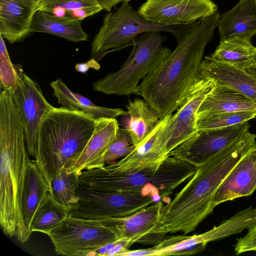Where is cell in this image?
<instances>
[{
  "instance_id": "6da1fadb",
  "label": "cell",
  "mask_w": 256,
  "mask_h": 256,
  "mask_svg": "<svg viewBox=\"0 0 256 256\" xmlns=\"http://www.w3.org/2000/svg\"><path fill=\"white\" fill-rule=\"evenodd\" d=\"M218 12L190 24L174 51L138 84L142 96L158 112L160 119L177 110L192 86L200 79L204 49L214 37Z\"/></svg>"
},
{
  "instance_id": "7a4b0ae2",
  "label": "cell",
  "mask_w": 256,
  "mask_h": 256,
  "mask_svg": "<svg viewBox=\"0 0 256 256\" xmlns=\"http://www.w3.org/2000/svg\"><path fill=\"white\" fill-rule=\"evenodd\" d=\"M256 135L248 130L243 136L203 164L196 166L185 186L162 209L156 232L166 234L196 230L212 212L216 190L238 162L256 148Z\"/></svg>"
},
{
  "instance_id": "3957f363",
  "label": "cell",
  "mask_w": 256,
  "mask_h": 256,
  "mask_svg": "<svg viewBox=\"0 0 256 256\" xmlns=\"http://www.w3.org/2000/svg\"><path fill=\"white\" fill-rule=\"evenodd\" d=\"M96 120L82 111L54 107L42 120L35 160L48 184L76 162L90 138Z\"/></svg>"
},
{
  "instance_id": "277c9868",
  "label": "cell",
  "mask_w": 256,
  "mask_h": 256,
  "mask_svg": "<svg viewBox=\"0 0 256 256\" xmlns=\"http://www.w3.org/2000/svg\"><path fill=\"white\" fill-rule=\"evenodd\" d=\"M24 128L12 94H0V223L4 232L16 236L18 199L26 162L30 158Z\"/></svg>"
},
{
  "instance_id": "5b68a950",
  "label": "cell",
  "mask_w": 256,
  "mask_h": 256,
  "mask_svg": "<svg viewBox=\"0 0 256 256\" xmlns=\"http://www.w3.org/2000/svg\"><path fill=\"white\" fill-rule=\"evenodd\" d=\"M194 166L169 156L158 168L114 172L105 166L84 170L80 184L99 191L138 192L151 195L155 202L166 200L195 172Z\"/></svg>"
},
{
  "instance_id": "8992f818",
  "label": "cell",
  "mask_w": 256,
  "mask_h": 256,
  "mask_svg": "<svg viewBox=\"0 0 256 256\" xmlns=\"http://www.w3.org/2000/svg\"><path fill=\"white\" fill-rule=\"evenodd\" d=\"M165 39L158 30L138 36L121 68L94 82L93 90L106 95L136 94L140 81L171 53L170 48L162 46Z\"/></svg>"
},
{
  "instance_id": "52a82bcc",
  "label": "cell",
  "mask_w": 256,
  "mask_h": 256,
  "mask_svg": "<svg viewBox=\"0 0 256 256\" xmlns=\"http://www.w3.org/2000/svg\"><path fill=\"white\" fill-rule=\"evenodd\" d=\"M164 26L146 21L129 1H124L115 12L106 14L92 42V55L98 61L108 52L132 46L138 36L148 31L170 32L178 38L187 26Z\"/></svg>"
},
{
  "instance_id": "ba28073f",
  "label": "cell",
  "mask_w": 256,
  "mask_h": 256,
  "mask_svg": "<svg viewBox=\"0 0 256 256\" xmlns=\"http://www.w3.org/2000/svg\"><path fill=\"white\" fill-rule=\"evenodd\" d=\"M47 235L58 254L87 256L118 240L111 218L90 220L68 215Z\"/></svg>"
},
{
  "instance_id": "9c48e42d",
  "label": "cell",
  "mask_w": 256,
  "mask_h": 256,
  "mask_svg": "<svg viewBox=\"0 0 256 256\" xmlns=\"http://www.w3.org/2000/svg\"><path fill=\"white\" fill-rule=\"evenodd\" d=\"M78 200L68 215L90 220L122 218L130 215L155 202L151 195L138 192L99 191L81 184Z\"/></svg>"
},
{
  "instance_id": "30bf717a",
  "label": "cell",
  "mask_w": 256,
  "mask_h": 256,
  "mask_svg": "<svg viewBox=\"0 0 256 256\" xmlns=\"http://www.w3.org/2000/svg\"><path fill=\"white\" fill-rule=\"evenodd\" d=\"M16 67L20 84L12 94L24 128L28 155L36 160L40 126L54 106L45 98L38 84L24 72L20 64H16Z\"/></svg>"
},
{
  "instance_id": "8fae6325",
  "label": "cell",
  "mask_w": 256,
  "mask_h": 256,
  "mask_svg": "<svg viewBox=\"0 0 256 256\" xmlns=\"http://www.w3.org/2000/svg\"><path fill=\"white\" fill-rule=\"evenodd\" d=\"M250 127L247 121L222 128L198 130L169 154L196 167L243 136Z\"/></svg>"
},
{
  "instance_id": "7c38bea8",
  "label": "cell",
  "mask_w": 256,
  "mask_h": 256,
  "mask_svg": "<svg viewBox=\"0 0 256 256\" xmlns=\"http://www.w3.org/2000/svg\"><path fill=\"white\" fill-rule=\"evenodd\" d=\"M146 21L164 26L187 25L218 12L212 0H146L138 10Z\"/></svg>"
},
{
  "instance_id": "4fadbf2b",
  "label": "cell",
  "mask_w": 256,
  "mask_h": 256,
  "mask_svg": "<svg viewBox=\"0 0 256 256\" xmlns=\"http://www.w3.org/2000/svg\"><path fill=\"white\" fill-rule=\"evenodd\" d=\"M172 114L160 119L153 130L128 154L106 168L114 172L138 171L160 167L170 156L168 128Z\"/></svg>"
},
{
  "instance_id": "5bb4252c",
  "label": "cell",
  "mask_w": 256,
  "mask_h": 256,
  "mask_svg": "<svg viewBox=\"0 0 256 256\" xmlns=\"http://www.w3.org/2000/svg\"><path fill=\"white\" fill-rule=\"evenodd\" d=\"M50 185L38 168L35 160L26 162L18 199L16 236L21 242L28 241L32 232L34 214L46 194Z\"/></svg>"
},
{
  "instance_id": "9a60e30c",
  "label": "cell",
  "mask_w": 256,
  "mask_h": 256,
  "mask_svg": "<svg viewBox=\"0 0 256 256\" xmlns=\"http://www.w3.org/2000/svg\"><path fill=\"white\" fill-rule=\"evenodd\" d=\"M215 86L210 79L202 78L190 90L172 116L168 128L170 152L197 132V112L208 94Z\"/></svg>"
},
{
  "instance_id": "2e32d148",
  "label": "cell",
  "mask_w": 256,
  "mask_h": 256,
  "mask_svg": "<svg viewBox=\"0 0 256 256\" xmlns=\"http://www.w3.org/2000/svg\"><path fill=\"white\" fill-rule=\"evenodd\" d=\"M164 206L160 200L128 216L111 218L118 240L126 239L132 244L156 245L160 242L166 234H156V230Z\"/></svg>"
},
{
  "instance_id": "e0dca14e",
  "label": "cell",
  "mask_w": 256,
  "mask_h": 256,
  "mask_svg": "<svg viewBox=\"0 0 256 256\" xmlns=\"http://www.w3.org/2000/svg\"><path fill=\"white\" fill-rule=\"evenodd\" d=\"M256 189V148L248 152L236 164L215 192L214 208L228 200L251 195Z\"/></svg>"
},
{
  "instance_id": "ac0fdd59",
  "label": "cell",
  "mask_w": 256,
  "mask_h": 256,
  "mask_svg": "<svg viewBox=\"0 0 256 256\" xmlns=\"http://www.w3.org/2000/svg\"><path fill=\"white\" fill-rule=\"evenodd\" d=\"M200 77L210 79L216 84L232 88L256 105V76L246 69L204 57L200 67Z\"/></svg>"
},
{
  "instance_id": "d6986e66",
  "label": "cell",
  "mask_w": 256,
  "mask_h": 256,
  "mask_svg": "<svg viewBox=\"0 0 256 256\" xmlns=\"http://www.w3.org/2000/svg\"><path fill=\"white\" fill-rule=\"evenodd\" d=\"M118 128L116 118L96 120L95 128L90 138L76 162L68 170L80 174L84 170L105 166L104 156L116 137Z\"/></svg>"
},
{
  "instance_id": "ffe728a7",
  "label": "cell",
  "mask_w": 256,
  "mask_h": 256,
  "mask_svg": "<svg viewBox=\"0 0 256 256\" xmlns=\"http://www.w3.org/2000/svg\"><path fill=\"white\" fill-rule=\"evenodd\" d=\"M39 0H0V34L13 44L30 32Z\"/></svg>"
},
{
  "instance_id": "44dd1931",
  "label": "cell",
  "mask_w": 256,
  "mask_h": 256,
  "mask_svg": "<svg viewBox=\"0 0 256 256\" xmlns=\"http://www.w3.org/2000/svg\"><path fill=\"white\" fill-rule=\"evenodd\" d=\"M217 26L220 40L233 36L250 40L256 34V0H240L220 16Z\"/></svg>"
},
{
  "instance_id": "7402d4cb",
  "label": "cell",
  "mask_w": 256,
  "mask_h": 256,
  "mask_svg": "<svg viewBox=\"0 0 256 256\" xmlns=\"http://www.w3.org/2000/svg\"><path fill=\"white\" fill-rule=\"evenodd\" d=\"M256 110V105L238 91L215 84L200 104L197 118L210 114Z\"/></svg>"
},
{
  "instance_id": "603a6c76",
  "label": "cell",
  "mask_w": 256,
  "mask_h": 256,
  "mask_svg": "<svg viewBox=\"0 0 256 256\" xmlns=\"http://www.w3.org/2000/svg\"><path fill=\"white\" fill-rule=\"evenodd\" d=\"M128 117L124 128L128 132L132 144L136 146L155 128L160 120L157 111L144 98L128 101L126 105Z\"/></svg>"
},
{
  "instance_id": "cb8c5ba5",
  "label": "cell",
  "mask_w": 256,
  "mask_h": 256,
  "mask_svg": "<svg viewBox=\"0 0 256 256\" xmlns=\"http://www.w3.org/2000/svg\"><path fill=\"white\" fill-rule=\"evenodd\" d=\"M81 23L80 20L36 10L32 18L30 32L51 34L74 42L86 41L88 36L82 30Z\"/></svg>"
},
{
  "instance_id": "d4e9b609",
  "label": "cell",
  "mask_w": 256,
  "mask_h": 256,
  "mask_svg": "<svg viewBox=\"0 0 256 256\" xmlns=\"http://www.w3.org/2000/svg\"><path fill=\"white\" fill-rule=\"evenodd\" d=\"M50 86L54 90L52 95L58 99L62 106L82 111L94 119L116 118L120 116H127L126 111L120 108H108L96 105L83 96L71 91L60 78L51 82Z\"/></svg>"
},
{
  "instance_id": "484cf974",
  "label": "cell",
  "mask_w": 256,
  "mask_h": 256,
  "mask_svg": "<svg viewBox=\"0 0 256 256\" xmlns=\"http://www.w3.org/2000/svg\"><path fill=\"white\" fill-rule=\"evenodd\" d=\"M210 56L215 60L246 70L256 64V47L250 40L233 36L220 40Z\"/></svg>"
},
{
  "instance_id": "4316f807",
  "label": "cell",
  "mask_w": 256,
  "mask_h": 256,
  "mask_svg": "<svg viewBox=\"0 0 256 256\" xmlns=\"http://www.w3.org/2000/svg\"><path fill=\"white\" fill-rule=\"evenodd\" d=\"M210 242L208 232L190 236L178 235L166 237L148 248L150 256H188L200 253Z\"/></svg>"
},
{
  "instance_id": "83f0119b",
  "label": "cell",
  "mask_w": 256,
  "mask_h": 256,
  "mask_svg": "<svg viewBox=\"0 0 256 256\" xmlns=\"http://www.w3.org/2000/svg\"><path fill=\"white\" fill-rule=\"evenodd\" d=\"M103 9L97 0H40L37 10L82 20Z\"/></svg>"
},
{
  "instance_id": "f1b7e54d",
  "label": "cell",
  "mask_w": 256,
  "mask_h": 256,
  "mask_svg": "<svg viewBox=\"0 0 256 256\" xmlns=\"http://www.w3.org/2000/svg\"><path fill=\"white\" fill-rule=\"evenodd\" d=\"M69 210L68 208L56 201L48 192L34 214L32 232L47 234L68 215Z\"/></svg>"
},
{
  "instance_id": "f546056e",
  "label": "cell",
  "mask_w": 256,
  "mask_h": 256,
  "mask_svg": "<svg viewBox=\"0 0 256 256\" xmlns=\"http://www.w3.org/2000/svg\"><path fill=\"white\" fill-rule=\"evenodd\" d=\"M80 174L68 169L53 176L50 183V192L54 200L70 210L78 200L77 190L80 184Z\"/></svg>"
},
{
  "instance_id": "4dcf8cb0",
  "label": "cell",
  "mask_w": 256,
  "mask_h": 256,
  "mask_svg": "<svg viewBox=\"0 0 256 256\" xmlns=\"http://www.w3.org/2000/svg\"><path fill=\"white\" fill-rule=\"evenodd\" d=\"M256 110L237 111L206 114L197 118V130L222 128L254 118Z\"/></svg>"
},
{
  "instance_id": "1f68e13d",
  "label": "cell",
  "mask_w": 256,
  "mask_h": 256,
  "mask_svg": "<svg viewBox=\"0 0 256 256\" xmlns=\"http://www.w3.org/2000/svg\"><path fill=\"white\" fill-rule=\"evenodd\" d=\"M0 40V88L13 94L20 84L16 64L10 60L3 37Z\"/></svg>"
},
{
  "instance_id": "d6a6232c",
  "label": "cell",
  "mask_w": 256,
  "mask_h": 256,
  "mask_svg": "<svg viewBox=\"0 0 256 256\" xmlns=\"http://www.w3.org/2000/svg\"><path fill=\"white\" fill-rule=\"evenodd\" d=\"M131 138L124 128H118L116 137L110 144L104 158V164H110L119 158L128 154L135 148Z\"/></svg>"
},
{
  "instance_id": "836d02e7",
  "label": "cell",
  "mask_w": 256,
  "mask_h": 256,
  "mask_svg": "<svg viewBox=\"0 0 256 256\" xmlns=\"http://www.w3.org/2000/svg\"><path fill=\"white\" fill-rule=\"evenodd\" d=\"M236 240L234 246L236 255L250 251L256 252V224L248 228V232L245 236Z\"/></svg>"
},
{
  "instance_id": "e575fe53",
  "label": "cell",
  "mask_w": 256,
  "mask_h": 256,
  "mask_svg": "<svg viewBox=\"0 0 256 256\" xmlns=\"http://www.w3.org/2000/svg\"><path fill=\"white\" fill-rule=\"evenodd\" d=\"M90 68L96 70H98L100 68V64L94 58H91L85 63H79L75 66V69L82 73L86 72Z\"/></svg>"
},
{
  "instance_id": "d590c367",
  "label": "cell",
  "mask_w": 256,
  "mask_h": 256,
  "mask_svg": "<svg viewBox=\"0 0 256 256\" xmlns=\"http://www.w3.org/2000/svg\"><path fill=\"white\" fill-rule=\"evenodd\" d=\"M103 10L110 12L114 6L120 2L130 0H97Z\"/></svg>"
},
{
  "instance_id": "8d00e7d4",
  "label": "cell",
  "mask_w": 256,
  "mask_h": 256,
  "mask_svg": "<svg viewBox=\"0 0 256 256\" xmlns=\"http://www.w3.org/2000/svg\"><path fill=\"white\" fill-rule=\"evenodd\" d=\"M248 72L251 74H253L255 76H256V64H254L252 66L246 69Z\"/></svg>"
},
{
  "instance_id": "74e56055",
  "label": "cell",
  "mask_w": 256,
  "mask_h": 256,
  "mask_svg": "<svg viewBox=\"0 0 256 256\" xmlns=\"http://www.w3.org/2000/svg\"></svg>"
}]
</instances>
